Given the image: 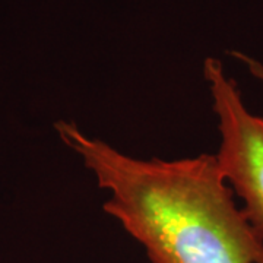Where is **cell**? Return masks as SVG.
<instances>
[{
	"instance_id": "1",
	"label": "cell",
	"mask_w": 263,
	"mask_h": 263,
	"mask_svg": "<svg viewBox=\"0 0 263 263\" xmlns=\"http://www.w3.org/2000/svg\"><path fill=\"white\" fill-rule=\"evenodd\" d=\"M56 130L108 193L104 212L152 263H263V238L237 205L214 154L139 160L75 123L60 120Z\"/></svg>"
},
{
	"instance_id": "2",
	"label": "cell",
	"mask_w": 263,
	"mask_h": 263,
	"mask_svg": "<svg viewBox=\"0 0 263 263\" xmlns=\"http://www.w3.org/2000/svg\"><path fill=\"white\" fill-rule=\"evenodd\" d=\"M252 70L263 81L260 66L252 63ZM205 78L218 120V165L235 196L243 200L250 224L263 238V117L246 107L238 86L227 78L221 63L208 60Z\"/></svg>"
}]
</instances>
